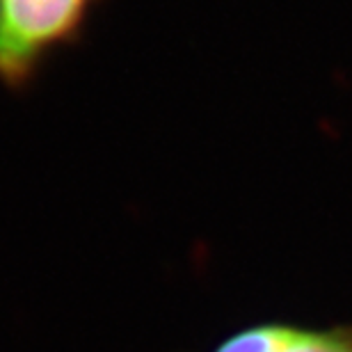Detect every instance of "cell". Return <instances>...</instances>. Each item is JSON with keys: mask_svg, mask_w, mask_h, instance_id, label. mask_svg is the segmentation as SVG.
<instances>
[{"mask_svg": "<svg viewBox=\"0 0 352 352\" xmlns=\"http://www.w3.org/2000/svg\"><path fill=\"white\" fill-rule=\"evenodd\" d=\"M96 0H0V82L25 87L55 48L80 37Z\"/></svg>", "mask_w": 352, "mask_h": 352, "instance_id": "cell-1", "label": "cell"}, {"mask_svg": "<svg viewBox=\"0 0 352 352\" xmlns=\"http://www.w3.org/2000/svg\"><path fill=\"white\" fill-rule=\"evenodd\" d=\"M215 352H352V329L263 325L236 334Z\"/></svg>", "mask_w": 352, "mask_h": 352, "instance_id": "cell-2", "label": "cell"}]
</instances>
